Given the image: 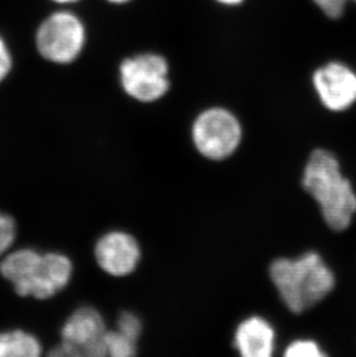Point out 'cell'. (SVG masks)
I'll return each mask as SVG.
<instances>
[{"label":"cell","mask_w":356,"mask_h":357,"mask_svg":"<svg viewBox=\"0 0 356 357\" xmlns=\"http://www.w3.org/2000/svg\"><path fill=\"white\" fill-rule=\"evenodd\" d=\"M302 185L318 202L329 228L343 231L350 227L356 213V195L332 153L325 149L311 153L303 172Z\"/></svg>","instance_id":"1"},{"label":"cell","mask_w":356,"mask_h":357,"mask_svg":"<svg viewBox=\"0 0 356 357\" xmlns=\"http://www.w3.org/2000/svg\"><path fill=\"white\" fill-rule=\"evenodd\" d=\"M269 277L285 307L294 314L316 305L336 286L334 274L316 252L304 253L296 259L274 260Z\"/></svg>","instance_id":"2"},{"label":"cell","mask_w":356,"mask_h":357,"mask_svg":"<svg viewBox=\"0 0 356 357\" xmlns=\"http://www.w3.org/2000/svg\"><path fill=\"white\" fill-rule=\"evenodd\" d=\"M73 273L68 257L61 253L40 255L33 249L17 250L5 257L0 274L13 283L19 296L47 300L68 286Z\"/></svg>","instance_id":"3"},{"label":"cell","mask_w":356,"mask_h":357,"mask_svg":"<svg viewBox=\"0 0 356 357\" xmlns=\"http://www.w3.org/2000/svg\"><path fill=\"white\" fill-rule=\"evenodd\" d=\"M192 140L202 156L213 161H221L239 149L242 128L239 119L228 110L207 109L192 125Z\"/></svg>","instance_id":"4"},{"label":"cell","mask_w":356,"mask_h":357,"mask_svg":"<svg viewBox=\"0 0 356 357\" xmlns=\"http://www.w3.org/2000/svg\"><path fill=\"white\" fill-rule=\"evenodd\" d=\"M105 320L96 309L79 307L61 327V342L50 351L51 356H107Z\"/></svg>","instance_id":"5"},{"label":"cell","mask_w":356,"mask_h":357,"mask_svg":"<svg viewBox=\"0 0 356 357\" xmlns=\"http://www.w3.org/2000/svg\"><path fill=\"white\" fill-rule=\"evenodd\" d=\"M86 31L79 17L68 12H58L40 24L36 34L38 52L47 61L68 64L84 49Z\"/></svg>","instance_id":"6"},{"label":"cell","mask_w":356,"mask_h":357,"mask_svg":"<svg viewBox=\"0 0 356 357\" xmlns=\"http://www.w3.org/2000/svg\"><path fill=\"white\" fill-rule=\"evenodd\" d=\"M119 75L125 93L142 103L158 101L170 86L168 63L160 54H144L125 59Z\"/></svg>","instance_id":"7"},{"label":"cell","mask_w":356,"mask_h":357,"mask_svg":"<svg viewBox=\"0 0 356 357\" xmlns=\"http://www.w3.org/2000/svg\"><path fill=\"white\" fill-rule=\"evenodd\" d=\"M313 86L325 108L343 112L356 102V75L340 63L318 68L313 78Z\"/></svg>","instance_id":"8"},{"label":"cell","mask_w":356,"mask_h":357,"mask_svg":"<svg viewBox=\"0 0 356 357\" xmlns=\"http://www.w3.org/2000/svg\"><path fill=\"white\" fill-rule=\"evenodd\" d=\"M95 258L105 273L125 277L138 266L142 251L137 239L123 231H111L98 239Z\"/></svg>","instance_id":"9"},{"label":"cell","mask_w":356,"mask_h":357,"mask_svg":"<svg viewBox=\"0 0 356 357\" xmlns=\"http://www.w3.org/2000/svg\"><path fill=\"white\" fill-rule=\"evenodd\" d=\"M274 342L272 325L262 317L243 320L234 337V347L244 357H269L274 351Z\"/></svg>","instance_id":"10"},{"label":"cell","mask_w":356,"mask_h":357,"mask_svg":"<svg viewBox=\"0 0 356 357\" xmlns=\"http://www.w3.org/2000/svg\"><path fill=\"white\" fill-rule=\"evenodd\" d=\"M42 344L33 334L22 330L0 333V357H37Z\"/></svg>","instance_id":"11"},{"label":"cell","mask_w":356,"mask_h":357,"mask_svg":"<svg viewBox=\"0 0 356 357\" xmlns=\"http://www.w3.org/2000/svg\"><path fill=\"white\" fill-rule=\"evenodd\" d=\"M107 356L131 357L137 353V342L125 337L121 332L107 331L105 334Z\"/></svg>","instance_id":"12"},{"label":"cell","mask_w":356,"mask_h":357,"mask_svg":"<svg viewBox=\"0 0 356 357\" xmlns=\"http://www.w3.org/2000/svg\"><path fill=\"white\" fill-rule=\"evenodd\" d=\"M117 331L125 337L137 342L142 335V320L130 311H123L117 319Z\"/></svg>","instance_id":"13"},{"label":"cell","mask_w":356,"mask_h":357,"mask_svg":"<svg viewBox=\"0 0 356 357\" xmlns=\"http://www.w3.org/2000/svg\"><path fill=\"white\" fill-rule=\"evenodd\" d=\"M287 357H322L325 354L320 351L317 342L313 340H296L285 348Z\"/></svg>","instance_id":"14"},{"label":"cell","mask_w":356,"mask_h":357,"mask_svg":"<svg viewBox=\"0 0 356 357\" xmlns=\"http://www.w3.org/2000/svg\"><path fill=\"white\" fill-rule=\"evenodd\" d=\"M17 237V225L12 216L0 212V256L10 249Z\"/></svg>","instance_id":"15"},{"label":"cell","mask_w":356,"mask_h":357,"mask_svg":"<svg viewBox=\"0 0 356 357\" xmlns=\"http://www.w3.org/2000/svg\"><path fill=\"white\" fill-rule=\"evenodd\" d=\"M313 1L325 15L332 19H338L343 15L348 0H313ZM353 1L356 3V0Z\"/></svg>","instance_id":"16"},{"label":"cell","mask_w":356,"mask_h":357,"mask_svg":"<svg viewBox=\"0 0 356 357\" xmlns=\"http://www.w3.org/2000/svg\"><path fill=\"white\" fill-rule=\"evenodd\" d=\"M12 68V58L10 51L7 49L6 44L3 38H0V81L6 78Z\"/></svg>","instance_id":"17"},{"label":"cell","mask_w":356,"mask_h":357,"mask_svg":"<svg viewBox=\"0 0 356 357\" xmlns=\"http://www.w3.org/2000/svg\"><path fill=\"white\" fill-rule=\"evenodd\" d=\"M218 3H223V5H229V6H234V5H239L242 3L243 0H216Z\"/></svg>","instance_id":"18"},{"label":"cell","mask_w":356,"mask_h":357,"mask_svg":"<svg viewBox=\"0 0 356 357\" xmlns=\"http://www.w3.org/2000/svg\"><path fill=\"white\" fill-rule=\"evenodd\" d=\"M107 1H110L112 3H128L130 0H107Z\"/></svg>","instance_id":"19"},{"label":"cell","mask_w":356,"mask_h":357,"mask_svg":"<svg viewBox=\"0 0 356 357\" xmlns=\"http://www.w3.org/2000/svg\"><path fill=\"white\" fill-rule=\"evenodd\" d=\"M56 3H74L77 0H54Z\"/></svg>","instance_id":"20"}]
</instances>
